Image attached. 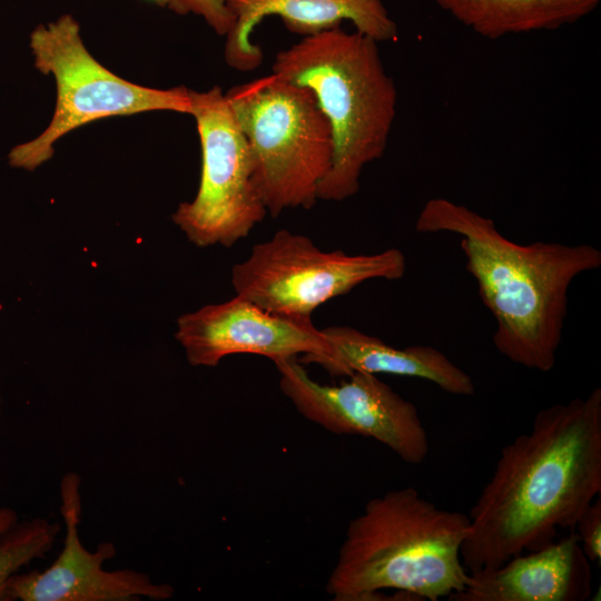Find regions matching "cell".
Here are the masks:
<instances>
[{"instance_id": "d6986e66", "label": "cell", "mask_w": 601, "mask_h": 601, "mask_svg": "<svg viewBox=\"0 0 601 601\" xmlns=\"http://www.w3.org/2000/svg\"><path fill=\"white\" fill-rule=\"evenodd\" d=\"M145 1L155 3V4H157L159 7H164V8H168V6L171 2V0H145Z\"/></svg>"}, {"instance_id": "52a82bcc", "label": "cell", "mask_w": 601, "mask_h": 601, "mask_svg": "<svg viewBox=\"0 0 601 601\" xmlns=\"http://www.w3.org/2000/svg\"><path fill=\"white\" fill-rule=\"evenodd\" d=\"M405 270L397 248L371 255L325 252L309 237L280 229L234 265L231 284L236 295L265 311L312 317L317 307L366 280L400 279Z\"/></svg>"}, {"instance_id": "7c38bea8", "label": "cell", "mask_w": 601, "mask_h": 601, "mask_svg": "<svg viewBox=\"0 0 601 601\" xmlns=\"http://www.w3.org/2000/svg\"><path fill=\"white\" fill-rule=\"evenodd\" d=\"M235 18L226 36L225 61L239 71L263 62V51L252 42V32L268 16H278L285 27L303 37L341 26L348 20L355 30L377 42L397 37V24L382 0H223Z\"/></svg>"}, {"instance_id": "ffe728a7", "label": "cell", "mask_w": 601, "mask_h": 601, "mask_svg": "<svg viewBox=\"0 0 601 601\" xmlns=\"http://www.w3.org/2000/svg\"><path fill=\"white\" fill-rule=\"evenodd\" d=\"M0 406H1V397H0ZM0 411H1V407H0Z\"/></svg>"}, {"instance_id": "9a60e30c", "label": "cell", "mask_w": 601, "mask_h": 601, "mask_svg": "<svg viewBox=\"0 0 601 601\" xmlns=\"http://www.w3.org/2000/svg\"><path fill=\"white\" fill-rule=\"evenodd\" d=\"M600 1L436 0V3L477 35L497 39L509 35L558 29L588 16Z\"/></svg>"}, {"instance_id": "30bf717a", "label": "cell", "mask_w": 601, "mask_h": 601, "mask_svg": "<svg viewBox=\"0 0 601 601\" xmlns=\"http://www.w3.org/2000/svg\"><path fill=\"white\" fill-rule=\"evenodd\" d=\"M80 476L68 472L60 482V512L66 525L63 548L43 571L13 574L6 585L4 601H131L140 598L167 600L175 590L154 583L139 571H107L104 563L117 551L111 542L96 551L86 549L79 538L81 516Z\"/></svg>"}, {"instance_id": "3957f363", "label": "cell", "mask_w": 601, "mask_h": 601, "mask_svg": "<svg viewBox=\"0 0 601 601\" xmlns=\"http://www.w3.org/2000/svg\"><path fill=\"white\" fill-rule=\"evenodd\" d=\"M470 518L406 486L371 499L346 530L326 591L336 601H375L382 590L437 601L464 588L461 546Z\"/></svg>"}, {"instance_id": "e0dca14e", "label": "cell", "mask_w": 601, "mask_h": 601, "mask_svg": "<svg viewBox=\"0 0 601 601\" xmlns=\"http://www.w3.org/2000/svg\"><path fill=\"white\" fill-rule=\"evenodd\" d=\"M168 9L177 14L194 13L201 17L217 35L227 36L235 18L223 0H171Z\"/></svg>"}, {"instance_id": "277c9868", "label": "cell", "mask_w": 601, "mask_h": 601, "mask_svg": "<svg viewBox=\"0 0 601 601\" xmlns=\"http://www.w3.org/2000/svg\"><path fill=\"white\" fill-rule=\"evenodd\" d=\"M272 71L308 88L331 125L333 164L318 199L342 201L357 194L364 167L384 155L396 115L397 91L378 42L338 26L279 51Z\"/></svg>"}, {"instance_id": "6da1fadb", "label": "cell", "mask_w": 601, "mask_h": 601, "mask_svg": "<svg viewBox=\"0 0 601 601\" xmlns=\"http://www.w3.org/2000/svg\"><path fill=\"white\" fill-rule=\"evenodd\" d=\"M601 492V388L540 410L505 445L472 506L461 546L469 572L494 569L574 528Z\"/></svg>"}, {"instance_id": "5bb4252c", "label": "cell", "mask_w": 601, "mask_h": 601, "mask_svg": "<svg viewBox=\"0 0 601 601\" xmlns=\"http://www.w3.org/2000/svg\"><path fill=\"white\" fill-rule=\"evenodd\" d=\"M322 332L328 342V351L300 355L299 363L317 364L331 376L391 374L432 382L453 395L475 393L471 376L433 346L398 348L351 326H329Z\"/></svg>"}, {"instance_id": "7a4b0ae2", "label": "cell", "mask_w": 601, "mask_h": 601, "mask_svg": "<svg viewBox=\"0 0 601 601\" xmlns=\"http://www.w3.org/2000/svg\"><path fill=\"white\" fill-rule=\"evenodd\" d=\"M415 229L459 237L466 269L495 322L494 347L518 365L551 371L562 341L569 288L578 276L601 266V250L588 244H519L491 218L441 197L424 204Z\"/></svg>"}, {"instance_id": "5b68a950", "label": "cell", "mask_w": 601, "mask_h": 601, "mask_svg": "<svg viewBox=\"0 0 601 601\" xmlns=\"http://www.w3.org/2000/svg\"><path fill=\"white\" fill-rule=\"evenodd\" d=\"M225 95L247 140L267 213L312 208L334 155L331 125L313 92L272 73Z\"/></svg>"}, {"instance_id": "8992f818", "label": "cell", "mask_w": 601, "mask_h": 601, "mask_svg": "<svg viewBox=\"0 0 601 601\" xmlns=\"http://www.w3.org/2000/svg\"><path fill=\"white\" fill-rule=\"evenodd\" d=\"M30 48L36 68L56 80V108L42 134L10 150L11 167L35 170L52 157L56 141L102 118L156 110L190 114L186 87L140 86L98 62L83 45L78 21L69 13L38 24L30 35Z\"/></svg>"}, {"instance_id": "9c48e42d", "label": "cell", "mask_w": 601, "mask_h": 601, "mask_svg": "<svg viewBox=\"0 0 601 601\" xmlns=\"http://www.w3.org/2000/svg\"><path fill=\"white\" fill-rule=\"evenodd\" d=\"M274 364L282 393L308 421L335 434L374 439L408 464L426 459L428 436L416 406L377 375L354 373L325 385L311 378L297 357Z\"/></svg>"}, {"instance_id": "8fae6325", "label": "cell", "mask_w": 601, "mask_h": 601, "mask_svg": "<svg viewBox=\"0 0 601 601\" xmlns=\"http://www.w3.org/2000/svg\"><path fill=\"white\" fill-rule=\"evenodd\" d=\"M175 337L193 366L214 367L234 354L260 355L276 363L328 351L312 317L272 313L238 295L184 314Z\"/></svg>"}, {"instance_id": "4fadbf2b", "label": "cell", "mask_w": 601, "mask_h": 601, "mask_svg": "<svg viewBox=\"0 0 601 601\" xmlns=\"http://www.w3.org/2000/svg\"><path fill=\"white\" fill-rule=\"evenodd\" d=\"M591 562L578 534L512 556L494 569L469 572L450 601H584L592 592Z\"/></svg>"}, {"instance_id": "2e32d148", "label": "cell", "mask_w": 601, "mask_h": 601, "mask_svg": "<svg viewBox=\"0 0 601 601\" xmlns=\"http://www.w3.org/2000/svg\"><path fill=\"white\" fill-rule=\"evenodd\" d=\"M60 525L42 518L18 523L14 510L0 506V601L9 579L53 545Z\"/></svg>"}, {"instance_id": "ba28073f", "label": "cell", "mask_w": 601, "mask_h": 601, "mask_svg": "<svg viewBox=\"0 0 601 601\" xmlns=\"http://www.w3.org/2000/svg\"><path fill=\"white\" fill-rule=\"evenodd\" d=\"M201 149L199 187L179 204L173 221L198 247H231L263 221L267 210L254 181L247 140L218 86L189 90Z\"/></svg>"}, {"instance_id": "ac0fdd59", "label": "cell", "mask_w": 601, "mask_h": 601, "mask_svg": "<svg viewBox=\"0 0 601 601\" xmlns=\"http://www.w3.org/2000/svg\"><path fill=\"white\" fill-rule=\"evenodd\" d=\"M574 528L582 551L590 562H601V500L595 497L579 516Z\"/></svg>"}]
</instances>
